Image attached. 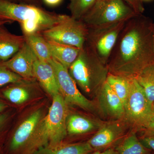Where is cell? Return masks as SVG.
<instances>
[{
    "mask_svg": "<svg viewBox=\"0 0 154 154\" xmlns=\"http://www.w3.org/2000/svg\"><path fill=\"white\" fill-rule=\"evenodd\" d=\"M153 22L143 14L126 21L107 63L109 72L135 78L154 63Z\"/></svg>",
    "mask_w": 154,
    "mask_h": 154,
    "instance_id": "1",
    "label": "cell"
},
{
    "mask_svg": "<svg viewBox=\"0 0 154 154\" xmlns=\"http://www.w3.org/2000/svg\"><path fill=\"white\" fill-rule=\"evenodd\" d=\"M62 16L39 6L0 0V19L18 22L23 35L42 34L59 22Z\"/></svg>",
    "mask_w": 154,
    "mask_h": 154,
    "instance_id": "2",
    "label": "cell"
},
{
    "mask_svg": "<svg viewBox=\"0 0 154 154\" xmlns=\"http://www.w3.org/2000/svg\"><path fill=\"white\" fill-rule=\"evenodd\" d=\"M52 98L48 113L39 122L25 154H33L45 146L62 142L66 136L68 104L60 94Z\"/></svg>",
    "mask_w": 154,
    "mask_h": 154,
    "instance_id": "3",
    "label": "cell"
},
{
    "mask_svg": "<svg viewBox=\"0 0 154 154\" xmlns=\"http://www.w3.org/2000/svg\"><path fill=\"white\" fill-rule=\"evenodd\" d=\"M68 70L77 85L88 96L97 95L109 73L107 65L85 45Z\"/></svg>",
    "mask_w": 154,
    "mask_h": 154,
    "instance_id": "4",
    "label": "cell"
},
{
    "mask_svg": "<svg viewBox=\"0 0 154 154\" xmlns=\"http://www.w3.org/2000/svg\"><path fill=\"white\" fill-rule=\"evenodd\" d=\"M137 15L123 0H101L80 20L88 28H97L127 21Z\"/></svg>",
    "mask_w": 154,
    "mask_h": 154,
    "instance_id": "5",
    "label": "cell"
},
{
    "mask_svg": "<svg viewBox=\"0 0 154 154\" xmlns=\"http://www.w3.org/2000/svg\"><path fill=\"white\" fill-rule=\"evenodd\" d=\"M88 28L81 20L70 15L62 14L59 22L44 31L42 36L52 41L82 49L85 43Z\"/></svg>",
    "mask_w": 154,
    "mask_h": 154,
    "instance_id": "6",
    "label": "cell"
},
{
    "mask_svg": "<svg viewBox=\"0 0 154 154\" xmlns=\"http://www.w3.org/2000/svg\"><path fill=\"white\" fill-rule=\"evenodd\" d=\"M125 109V120L138 129L143 130L153 119L151 105L134 78L130 79L129 93Z\"/></svg>",
    "mask_w": 154,
    "mask_h": 154,
    "instance_id": "7",
    "label": "cell"
},
{
    "mask_svg": "<svg viewBox=\"0 0 154 154\" xmlns=\"http://www.w3.org/2000/svg\"><path fill=\"white\" fill-rule=\"evenodd\" d=\"M126 22L123 21L102 27L88 28L85 45L91 49L103 63L107 65Z\"/></svg>",
    "mask_w": 154,
    "mask_h": 154,
    "instance_id": "8",
    "label": "cell"
},
{
    "mask_svg": "<svg viewBox=\"0 0 154 154\" xmlns=\"http://www.w3.org/2000/svg\"><path fill=\"white\" fill-rule=\"evenodd\" d=\"M49 63L55 72L60 93L66 103L89 112H94L96 110L95 103L81 93L68 69L52 58Z\"/></svg>",
    "mask_w": 154,
    "mask_h": 154,
    "instance_id": "9",
    "label": "cell"
},
{
    "mask_svg": "<svg viewBox=\"0 0 154 154\" xmlns=\"http://www.w3.org/2000/svg\"><path fill=\"white\" fill-rule=\"evenodd\" d=\"M122 120L103 124L88 143L94 151L113 147L125 137V124Z\"/></svg>",
    "mask_w": 154,
    "mask_h": 154,
    "instance_id": "10",
    "label": "cell"
},
{
    "mask_svg": "<svg viewBox=\"0 0 154 154\" xmlns=\"http://www.w3.org/2000/svg\"><path fill=\"white\" fill-rule=\"evenodd\" d=\"M37 60L33 51L25 42L19 51L11 58L2 62L4 65L22 79L28 81L36 79L33 73V67Z\"/></svg>",
    "mask_w": 154,
    "mask_h": 154,
    "instance_id": "11",
    "label": "cell"
},
{
    "mask_svg": "<svg viewBox=\"0 0 154 154\" xmlns=\"http://www.w3.org/2000/svg\"><path fill=\"white\" fill-rule=\"evenodd\" d=\"M99 109L106 117L115 120H125L124 104L105 82L97 93Z\"/></svg>",
    "mask_w": 154,
    "mask_h": 154,
    "instance_id": "12",
    "label": "cell"
},
{
    "mask_svg": "<svg viewBox=\"0 0 154 154\" xmlns=\"http://www.w3.org/2000/svg\"><path fill=\"white\" fill-rule=\"evenodd\" d=\"M35 79L52 97L60 94L53 67L49 62L37 60L33 67Z\"/></svg>",
    "mask_w": 154,
    "mask_h": 154,
    "instance_id": "13",
    "label": "cell"
},
{
    "mask_svg": "<svg viewBox=\"0 0 154 154\" xmlns=\"http://www.w3.org/2000/svg\"><path fill=\"white\" fill-rule=\"evenodd\" d=\"M25 42L23 35L13 34L5 25L0 26V61L8 60L22 48Z\"/></svg>",
    "mask_w": 154,
    "mask_h": 154,
    "instance_id": "14",
    "label": "cell"
},
{
    "mask_svg": "<svg viewBox=\"0 0 154 154\" xmlns=\"http://www.w3.org/2000/svg\"><path fill=\"white\" fill-rule=\"evenodd\" d=\"M102 125L99 121L79 114H69L66 119L67 132L72 135L85 134L97 131Z\"/></svg>",
    "mask_w": 154,
    "mask_h": 154,
    "instance_id": "15",
    "label": "cell"
},
{
    "mask_svg": "<svg viewBox=\"0 0 154 154\" xmlns=\"http://www.w3.org/2000/svg\"><path fill=\"white\" fill-rule=\"evenodd\" d=\"M47 41L52 58L68 69L76 60L81 49L54 41Z\"/></svg>",
    "mask_w": 154,
    "mask_h": 154,
    "instance_id": "16",
    "label": "cell"
},
{
    "mask_svg": "<svg viewBox=\"0 0 154 154\" xmlns=\"http://www.w3.org/2000/svg\"><path fill=\"white\" fill-rule=\"evenodd\" d=\"M94 151L88 142L77 143L61 142L41 148L33 154H90Z\"/></svg>",
    "mask_w": 154,
    "mask_h": 154,
    "instance_id": "17",
    "label": "cell"
},
{
    "mask_svg": "<svg viewBox=\"0 0 154 154\" xmlns=\"http://www.w3.org/2000/svg\"><path fill=\"white\" fill-rule=\"evenodd\" d=\"M24 80L20 82L8 84L0 88V96L10 104L20 105L29 99L28 88L23 86Z\"/></svg>",
    "mask_w": 154,
    "mask_h": 154,
    "instance_id": "18",
    "label": "cell"
},
{
    "mask_svg": "<svg viewBox=\"0 0 154 154\" xmlns=\"http://www.w3.org/2000/svg\"><path fill=\"white\" fill-rule=\"evenodd\" d=\"M116 148L118 154H150L152 152L141 142L135 131L125 136Z\"/></svg>",
    "mask_w": 154,
    "mask_h": 154,
    "instance_id": "19",
    "label": "cell"
},
{
    "mask_svg": "<svg viewBox=\"0 0 154 154\" xmlns=\"http://www.w3.org/2000/svg\"><path fill=\"white\" fill-rule=\"evenodd\" d=\"M38 60L49 62L52 58L47 40L41 33L23 35Z\"/></svg>",
    "mask_w": 154,
    "mask_h": 154,
    "instance_id": "20",
    "label": "cell"
},
{
    "mask_svg": "<svg viewBox=\"0 0 154 154\" xmlns=\"http://www.w3.org/2000/svg\"><path fill=\"white\" fill-rule=\"evenodd\" d=\"M152 105L154 101V63L147 66L134 78Z\"/></svg>",
    "mask_w": 154,
    "mask_h": 154,
    "instance_id": "21",
    "label": "cell"
},
{
    "mask_svg": "<svg viewBox=\"0 0 154 154\" xmlns=\"http://www.w3.org/2000/svg\"><path fill=\"white\" fill-rule=\"evenodd\" d=\"M106 82L125 105L130 90V79L108 73Z\"/></svg>",
    "mask_w": 154,
    "mask_h": 154,
    "instance_id": "22",
    "label": "cell"
},
{
    "mask_svg": "<svg viewBox=\"0 0 154 154\" xmlns=\"http://www.w3.org/2000/svg\"><path fill=\"white\" fill-rule=\"evenodd\" d=\"M68 9L70 16L81 20L92 8L96 0H69Z\"/></svg>",
    "mask_w": 154,
    "mask_h": 154,
    "instance_id": "23",
    "label": "cell"
},
{
    "mask_svg": "<svg viewBox=\"0 0 154 154\" xmlns=\"http://www.w3.org/2000/svg\"><path fill=\"white\" fill-rule=\"evenodd\" d=\"M24 80L12 71L0 61V88L8 84L20 82Z\"/></svg>",
    "mask_w": 154,
    "mask_h": 154,
    "instance_id": "24",
    "label": "cell"
},
{
    "mask_svg": "<svg viewBox=\"0 0 154 154\" xmlns=\"http://www.w3.org/2000/svg\"><path fill=\"white\" fill-rule=\"evenodd\" d=\"M11 117L12 115L8 110L0 113V146L3 145L4 141H6L5 134Z\"/></svg>",
    "mask_w": 154,
    "mask_h": 154,
    "instance_id": "25",
    "label": "cell"
},
{
    "mask_svg": "<svg viewBox=\"0 0 154 154\" xmlns=\"http://www.w3.org/2000/svg\"><path fill=\"white\" fill-rule=\"evenodd\" d=\"M138 15L143 14L144 11L143 2L140 0H123Z\"/></svg>",
    "mask_w": 154,
    "mask_h": 154,
    "instance_id": "26",
    "label": "cell"
},
{
    "mask_svg": "<svg viewBox=\"0 0 154 154\" xmlns=\"http://www.w3.org/2000/svg\"><path fill=\"white\" fill-rule=\"evenodd\" d=\"M139 139L146 147L154 152V134L145 132Z\"/></svg>",
    "mask_w": 154,
    "mask_h": 154,
    "instance_id": "27",
    "label": "cell"
},
{
    "mask_svg": "<svg viewBox=\"0 0 154 154\" xmlns=\"http://www.w3.org/2000/svg\"><path fill=\"white\" fill-rule=\"evenodd\" d=\"M11 2L17 4H28L42 7V0H7Z\"/></svg>",
    "mask_w": 154,
    "mask_h": 154,
    "instance_id": "28",
    "label": "cell"
},
{
    "mask_svg": "<svg viewBox=\"0 0 154 154\" xmlns=\"http://www.w3.org/2000/svg\"><path fill=\"white\" fill-rule=\"evenodd\" d=\"M91 154H118V152L116 148L112 147L103 150L94 151Z\"/></svg>",
    "mask_w": 154,
    "mask_h": 154,
    "instance_id": "29",
    "label": "cell"
},
{
    "mask_svg": "<svg viewBox=\"0 0 154 154\" xmlns=\"http://www.w3.org/2000/svg\"><path fill=\"white\" fill-rule=\"evenodd\" d=\"M63 0H42V2L50 7H56L60 5Z\"/></svg>",
    "mask_w": 154,
    "mask_h": 154,
    "instance_id": "30",
    "label": "cell"
},
{
    "mask_svg": "<svg viewBox=\"0 0 154 154\" xmlns=\"http://www.w3.org/2000/svg\"><path fill=\"white\" fill-rule=\"evenodd\" d=\"M10 108V105L7 101L0 96V113L8 110Z\"/></svg>",
    "mask_w": 154,
    "mask_h": 154,
    "instance_id": "31",
    "label": "cell"
},
{
    "mask_svg": "<svg viewBox=\"0 0 154 154\" xmlns=\"http://www.w3.org/2000/svg\"><path fill=\"white\" fill-rule=\"evenodd\" d=\"M143 130L145 131V132L154 134V119L149 123Z\"/></svg>",
    "mask_w": 154,
    "mask_h": 154,
    "instance_id": "32",
    "label": "cell"
},
{
    "mask_svg": "<svg viewBox=\"0 0 154 154\" xmlns=\"http://www.w3.org/2000/svg\"><path fill=\"white\" fill-rule=\"evenodd\" d=\"M14 23L12 21L9 20H5V19H0V26L2 25H5L6 24H11Z\"/></svg>",
    "mask_w": 154,
    "mask_h": 154,
    "instance_id": "33",
    "label": "cell"
},
{
    "mask_svg": "<svg viewBox=\"0 0 154 154\" xmlns=\"http://www.w3.org/2000/svg\"><path fill=\"white\" fill-rule=\"evenodd\" d=\"M151 109L152 115L153 119H154V101L152 103L151 105Z\"/></svg>",
    "mask_w": 154,
    "mask_h": 154,
    "instance_id": "34",
    "label": "cell"
},
{
    "mask_svg": "<svg viewBox=\"0 0 154 154\" xmlns=\"http://www.w3.org/2000/svg\"><path fill=\"white\" fill-rule=\"evenodd\" d=\"M152 31L153 40L154 46V22H153L152 26Z\"/></svg>",
    "mask_w": 154,
    "mask_h": 154,
    "instance_id": "35",
    "label": "cell"
},
{
    "mask_svg": "<svg viewBox=\"0 0 154 154\" xmlns=\"http://www.w3.org/2000/svg\"><path fill=\"white\" fill-rule=\"evenodd\" d=\"M3 146V145L0 146V154H2Z\"/></svg>",
    "mask_w": 154,
    "mask_h": 154,
    "instance_id": "36",
    "label": "cell"
},
{
    "mask_svg": "<svg viewBox=\"0 0 154 154\" xmlns=\"http://www.w3.org/2000/svg\"><path fill=\"white\" fill-rule=\"evenodd\" d=\"M141 1H142V2H145V1H151V0H140Z\"/></svg>",
    "mask_w": 154,
    "mask_h": 154,
    "instance_id": "37",
    "label": "cell"
},
{
    "mask_svg": "<svg viewBox=\"0 0 154 154\" xmlns=\"http://www.w3.org/2000/svg\"><path fill=\"white\" fill-rule=\"evenodd\" d=\"M96 1H101V0H96Z\"/></svg>",
    "mask_w": 154,
    "mask_h": 154,
    "instance_id": "38",
    "label": "cell"
},
{
    "mask_svg": "<svg viewBox=\"0 0 154 154\" xmlns=\"http://www.w3.org/2000/svg\"><path fill=\"white\" fill-rule=\"evenodd\" d=\"M152 154L151 153V154Z\"/></svg>",
    "mask_w": 154,
    "mask_h": 154,
    "instance_id": "39",
    "label": "cell"
}]
</instances>
